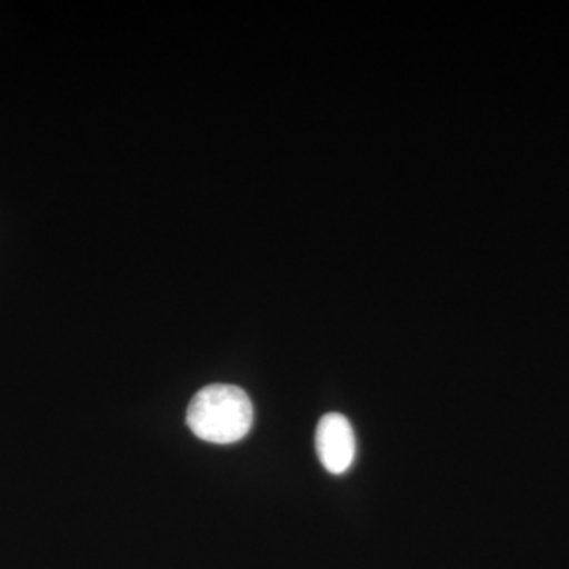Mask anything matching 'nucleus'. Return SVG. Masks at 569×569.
Instances as JSON below:
<instances>
[{"label":"nucleus","mask_w":569,"mask_h":569,"mask_svg":"<svg viewBox=\"0 0 569 569\" xmlns=\"http://www.w3.org/2000/svg\"><path fill=\"white\" fill-rule=\"evenodd\" d=\"M316 447L318 458L329 473H346L356 456L355 432L350 421L340 413L325 415L318 422Z\"/></svg>","instance_id":"2"},{"label":"nucleus","mask_w":569,"mask_h":569,"mask_svg":"<svg viewBox=\"0 0 569 569\" xmlns=\"http://www.w3.org/2000/svg\"><path fill=\"white\" fill-rule=\"evenodd\" d=\"M187 425L208 443H236L252 429V400L244 389L233 385H209L190 402Z\"/></svg>","instance_id":"1"}]
</instances>
